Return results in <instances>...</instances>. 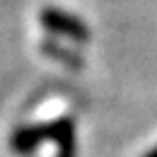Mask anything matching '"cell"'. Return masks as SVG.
I'll return each mask as SVG.
<instances>
[{"label": "cell", "mask_w": 157, "mask_h": 157, "mask_svg": "<svg viewBox=\"0 0 157 157\" xmlns=\"http://www.w3.org/2000/svg\"><path fill=\"white\" fill-rule=\"evenodd\" d=\"M46 140H48L46 124H22V127L13 129V133L9 137V146L13 153L29 155Z\"/></svg>", "instance_id": "3957f363"}, {"label": "cell", "mask_w": 157, "mask_h": 157, "mask_svg": "<svg viewBox=\"0 0 157 157\" xmlns=\"http://www.w3.org/2000/svg\"><path fill=\"white\" fill-rule=\"evenodd\" d=\"M48 142L57 146V157H74L76 155V137H74V120L59 118L46 122Z\"/></svg>", "instance_id": "7a4b0ae2"}, {"label": "cell", "mask_w": 157, "mask_h": 157, "mask_svg": "<svg viewBox=\"0 0 157 157\" xmlns=\"http://www.w3.org/2000/svg\"><path fill=\"white\" fill-rule=\"evenodd\" d=\"M39 22L44 24V29L48 33L61 35L68 39H74V42H87L90 39V29L78 15L57 9V7H46L39 13Z\"/></svg>", "instance_id": "6da1fadb"}]
</instances>
